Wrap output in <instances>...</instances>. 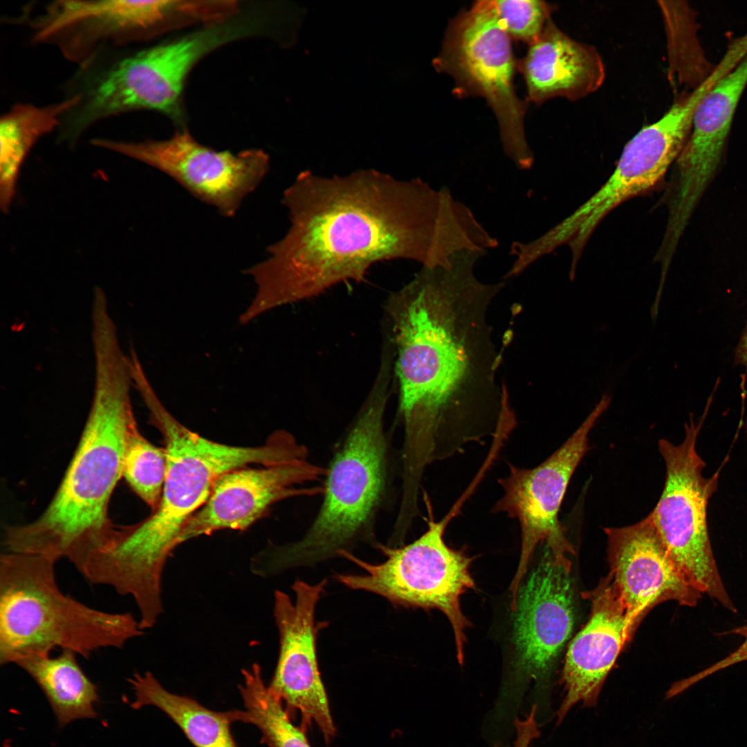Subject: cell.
Here are the masks:
<instances>
[{"mask_svg": "<svg viewBox=\"0 0 747 747\" xmlns=\"http://www.w3.org/2000/svg\"><path fill=\"white\" fill-rule=\"evenodd\" d=\"M487 254L465 250L448 266L421 267L385 301L407 488L421 486L431 464L487 439L503 443L515 426L506 388L497 382L501 354L488 321L505 283H484L474 273Z\"/></svg>", "mask_w": 747, "mask_h": 747, "instance_id": "obj_1", "label": "cell"}, {"mask_svg": "<svg viewBox=\"0 0 747 747\" xmlns=\"http://www.w3.org/2000/svg\"><path fill=\"white\" fill-rule=\"evenodd\" d=\"M282 203L290 227L266 259L243 270L257 286L241 314L249 323L275 308L360 282L378 261L446 266L471 239L466 207L448 187L398 179L376 169L323 176L301 172Z\"/></svg>", "mask_w": 747, "mask_h": 747, "instance_id": "obj_2", "label": "cell"}, {"mask_svg": "<svg viewBox=\"0 0 747 747\" xmlns=\"http://www.w3.org/2000/svg\"><path fill=\"white\" fill-rule=\"evenodd\" d=\"M136 389L149 415V423L163 437L167 464L161 497L147 518L116 527L112 537L92 557L97 580L142 605L162 599L163 572L178 546L184 526L207 501L223 474L250 464L268 465L296 459L299 445L289 432H273L259 446L227 445L208 439L176 419L160 400L148 380Z\"/></svg>", "mask_w": 747, "mask_h": 747, "instance_id": "obj_3", "label": "cell"}, {"mask_svg": "<svg viewBox=\"0 0 747 747\" xmlns=\"http://www.w3.org/2000/svg\"><path fill=\"white\" fill-rule=\"evenodd\" d=\"M95 362L92 405L64 477L37 519L6 528V551L66 559L78 570L115 531L109 505L122 477L128 436L137 425L130 399L133 381L122 354L102 353Z\"/></svg>", "mask_w": 747, "mask_h": 747, "instance_id": "obj_4", "label": "cell"}, {"mask_svg": "<svg viewBox=\"0 0 747 747\" xmlns=\"http://www.w3.org/2000/svg\"><path fill=\"white\" fill-rule=\"evenodd\" d=\"M393 376L391 365L380 363L374 382L337 444L322 482L320 507L304 535L270 546L256 556L262 576L311 566L339 556L361 542L375 541L376 521L388 501L392 459L385 414Z\"/></svg>", "mask_w": 747, "mask_h": 747, "instance_id": "obj_5", "label": "cell"}, {"mask_svg": "<svg viewBox=\"0 0 747 747\" xmlns=\"http://www.w3.org/2000/svg\"><path fill=\"white\" fill-rule=\"evenodd\" d=\"M55 563L39 555H1V665L57 648L89 659L101 649H122L145 634L131 613L95 609L62 592Z\"/></svg>", "mask_w": 747, "mask_h": 747, "instance_id": "obj_6", "label": "cell"}, {"mask_svg": "<svg viewBox=\"0 0 747 747\" xmlns=\"http://www.w3.org/2000/svg\"><path fill=\"white\" fill-rule=\"evenodd\" d=\"M425 492L427 530L412 542L391 547L377 542L374 546L385 557L381 563L364 561L351 552L344 557L363 569L364 573L337 574L335 578L345 587L385 598L394 605L436 609L450 622L460 665L464 661L466 629L470 622L461 607V596L475 589L470 572L472 559L463 551L450 548L444 534L450 521L459 510L456 503L443 518L436 521Z\"/></svg>", "mask_w": 747, "mask_h": 747, "instance_id": "obj_7", "label": "cell"}, {"mask_svg": "<svg viewBox=\"0 0 747 747\" xmlns=\"http://www.w3.org/2000/svg\"><path fill=\"white\" fill-rule=\"evenodd\" d=\"M434 64L453 77L459 95L487 101L497 118L505 154L519 169H531L535 158L524 130L526 104L515 90L511 38L494 0L477 1L450 22Z\"/></svg>", "mask_w": 747, "mask_h": 747, "instance_id": "obj_8", "label": "cell"}, {"mask_svg": "<svg viewBox=\"0 0 747 747\" xmlns=\"http://www.w3.org/2000/svg\"><path fill=\"white\" fill-rule=\"evenodd\" d=\"M251 23L216 22L120 60L77 107L73 118L75 127L83 131L100 120L141 109L180 118L181 96L191 68L210 51L252 33Z\"/></svg>", "mask_w": 747, "mask_h": 747, "instance_id": "obj_9", "label": "cell"}, {"mask_svg": "<svg viewBox=\"0 0 747 747\" xmlns=\"http://www.w3.org/2000/svg\"><path fill=\"white\" fill-rule=\"evenodd\" d=\"M705 414L698 422L691 417L680 444L666 439L658 441L666 468L665 480L660 499L649 516L688 582L725 609L737 613L721 578L709 537L707 510L717 488L719 472L708 478L702 473L706 463L696 446Z\"/></svg>", "mask_w": 747, "mask_h": 747, "instance_id": "obj_10", "label": "cell"}, {"mask_svg": "<svg viewBox=\"0 0 747 747\" xmlns=\"http://www.w3.org/2000/svg\"><path fill=\"white\" fill-rule=\"evenodd\" d=\"M610 401L604 395L575 432L542 463L532 468L508 463V474L498 481L503 493L492 512L515 519L521 531L519 560L510 587L512 607L539 544H544L555 553H574L558 515L570 480L589 449V432Z\"/></svg>", "mask_w": 747, "mask_h": 747, "instance_id": "obj_11", "label": "cell"}, {"mask_svg": "<svg viewBox=\"0 0 747 747\" xmlns=\"http://www.w3.org/2000/svg\"><path fill=\"white\" fill-rule=\"evenodd\" d=\"M91 144L157 169L226 217L237 214L270 166L269 156L261 149L219 151L199 143L185 129L163 140L94 138Z\"/></svg>", "mask_w": 747, "mask_h": 747, "instance_id": "obj_12", "label": "cell"}, {"mask_svg": "<svg viewBox=\"0 0 747 747\" xmlns=\"http://www.w3.org/2000/svg\"><path fill=\"white\" fill-rule=\"evenodd\" d=\"M686 140L681 125L665 114L642 128L625 146L605 183L562 221L539 237L546 253L567 245L571 267L578 261L600 222L627 200L653 188L679 157Z\"/></svg>", "mask_w": 747, "mask_h": 747, "instance_id": "obj_13", "label": "cell"}, {"mask_svg": "<svg viewBox=\"0 0 747 747\" xmlns=\"http://www.w3.org/2000/svg\"><path fill=\"white\" fill-rule=\"evenodd\" d=\"M188 12L187 1L56 0L30 26L34 42L53 45L68 60L86 64L104 44L140 39Z\"/></svg>", "mask_w": 747, "mask_h": 747, "instance_id": "obj_14", "label": "cell"}, {"mask_svg": "<svg viewBox=\"0 0 747 747\" xmlns=\"http://www.w3.org/2000/svg\"><path fill=\"white\" fill-rule=\"evenodd\" d=\"M327 583L311 584L297 580L293 602L284 591L274 593V617L279 649L268 685L290 713L298 711L304 724L315 723L326 743L336 735L326 690L317 657L315 611Z\"/></svg>", "mask_w": 747, "mask_h": 747, "instance_id": "obj_15", "label": "cell"}, {"mask_svg": "<svg viewBox=\"0 0 747 747\" xmlns=\"http://www.w3.org/2000/svg\"><path fill=\"white\" fill-rule=\"evenodd\" d=\"M571 562L544 544L538 564L519 589L513 611L520 681L538 682L553 668L574 623Z\"/></svg>", "mask_w": 747, "mask_h": 747, "instance_id": "obj_16", "label": "cell"}, {"mask_svg": "<svg viewBox=\"0 0 747 747\" xmlns=\"http://www.w3.org/2000/svg\"><path fill=\"white\" fill-rule=\"evenodd\" d=\"M325 472L326 468L308 458L229 471L219 478L207 501L184 526L178 544L220 530H245L281 501L322 495V483L306 485L320 481Z\"/></svg>", "mask_w": 747, "mask_h": 747, "instance_id": "obj_17", "label": "cell"}, {"mask_svg": "<svg viewBox=\"0 0 747 747\" xmlns=\"http://www.w3.org/2000/svg\"><path fill=\"white\" fill-rule=\"evenodd\" d=\"M747 86V54L699 102L665 194L667 224L687 228L721 164L732 119Z\"/></svg>", "mask_w": 747, "mask_h": 747, "instance_id": "obj_18", "label": "cell"}, {"mask_svg": "<svg viewBox=\"0 0 747 747\" xmlns=\"http://www.w3.org/2000/svg\"><path fill=\"white\" fill-rule=\"evenodd\" d=\"M604 531L609 574L634 631L660 603L697 605L702 593L677 567L649 515L634 524Z\"/></svg>", "mask_w": 747, "mask_h": 747, "instance_id": "obj_19", "label": "cell"}, {"mask_svg": "<svg viewBox=\"0 0 747 747\" xmlns=\"http://www.w3.org/2000/svg\"><path fill=\"white\" fill-rule=\"evenodd\" d=\"M584 594L591 602V614L566 654L562 672L566 695L557 712V723L579 701L587 707L596 704L606 677L635 631L609 573Z\"/></svg>", "mask_w": 747, "mask_h": 747, "instance_id": "obj_20", "label": "cell"}, {"mask_svg": "<svg viewBox=\"0 0 747 747\" xmlns=\"http://www.w3.org/2000/svg\"><path fill=\"white\" fill-rule=\"evenodd\" d=\"M519 66L536 104L557 97L579 100L598 90L605 77L597 49L570 37L551 19Z\"/></svg>", "mask_w": 747, "mask_h": 747, "instance_id": "obj_21", "label": "cell"}, {"mask_svg": "<svg viewBox=\"0 0 747 747\" xmlns=\"http://www.w3.org/2000/svg\"><path fill=\"white\" fill-rule=\"evenodd\" d=\"M81 95L53 104L13 106L0 120V206L7 213L12 205L21 166L34 145L52 132L81 102Z\"/></svg>", "mask_w": 747, "mask_h": 747, "instance_id": "obj_22", "label": "cell"}, {"mask_svg": "<svg viewBox=\"0 0 747 747\" xmlns=\"http://www.w3.org/2000/svg\"><path fill=\"white\" fill-rule=\"evenodd\" d=\"M70 650L51 656L35 654L15 665L25 671L42 690L55 715L59 727L82 719L96 718L97 685L84 672Z\"/></svg>", "mask_w": 747, "mask_h": 747, "instance_id": "obj_23", "label": "cell"}, {"mask_svg": "<svg viewBox=\"0 0 747 747\" xmlns=\"http://www.w3.org/2000/svg\"><path fill=\"white\" fill-rule=\"evenodd\" d=\"M129 682L134 692L131 706L137 710L153 706L165 713L195 747H238L230 725L234 710L214 712L195 699L166 690L150 672L135 673Z\"/></svg>", "mask_w": 747, "mask_h": 747, "instance_id": "obj_24", "label": "cell"}, {"mask_svg": "<svg viewBox=\"0 0 747 747\" xmlns=\"http://www.w3.org/2000/svg\"><path fill=\"white\" fill-rule=\"evenodd\" d=\"M239 689L244 710H234L236 721L255 726L261 742L269 747H311L303 727L295 726L282 701L266 685L261 666L252 664L241 671Z\"/></svg>", "mask_w": 747, "mask_h": 747, "instance_id": "obj_25", "label": "cell"}, {"mask_svg": "<svg viewBox=\"0 0 747 747\" xmlns=\"http://www.w3.org/2000/svg\"><path fill=\"white\" fill-rule=\"evenodd\" d=\"M165 448L147 441L136 425L127 441L122 478L151 511L160 501L166 472Z\"/></svg>", "mask_w": 747, "mask_h": 747, "instance_id": "obj_26", "label": "cell"}, {"mask_svg": "<svg viewBox=\"0 0 747 747\" xmlns=\"http://www.w3.org/2000/svg\"><path fill=\"white\" fill-rule=\"evenodd\" d=\"M499 21L510 38L535 42L551 19L552 6L539 0H494Z\"/></svg>", "mask_w": 747, "mask_h": 747, "instance_id": "obj_27", "label": "cell"}, {"mask_svg": "<svg viewBox=\"0 0 747 747\" xmlns=\"http://www.w3.org/2000/svg\"><path fill=\"white\" fill-rule=\"evenodd\" d=\"M728 634H736L742 636L744 640L740 646L737 647L735 651L730 653L726 657L723 658L721 661L710 665L708 668L698 672L697 674L690 676L688 678L679 681L677 683L678 688L680 690L684 691L689 687L705 679L706 677L710 676L711 674L732 666L735 664H737L741 662L747 661V625L740 626L733 629L724 631L719 634V636H724Z\"/></svg>", "mask_w": 747, "mask_h": 747, "instance_id": "obj_28", "label": "cell"}, {"mask_svg": "<svg viewBox=\"0 0 747 747\" xmlns=\"http://www.w3.org/2000/svg\"><path fill=\"white\" fill-rule=\"evenodd\" d=\"M537 706L533 705L530 712L523 718L517 717L513 721L515 731L514 747H531L540 733L536 720Z\"/></svg>", "mask_w": 747, "mask_h": 747, "instance_id": "obj_29", "label": "cell"}, {"mask_svg": "<svg viewBox=\"0 0 747 747\" xmlns=\"http://www.w3.org/2000/svg\"><path fill=\"white\" fill-rule=\"evenodd\" d=\"M735 359L737 363L744 368L747 374V324L741 333L737 347ZM746 427L747 430V420Z\"/></svg>", "mask_w": 747, "mask_h": 747, "instance_id": "obj_30", "label": "cell"}]
</instances>
